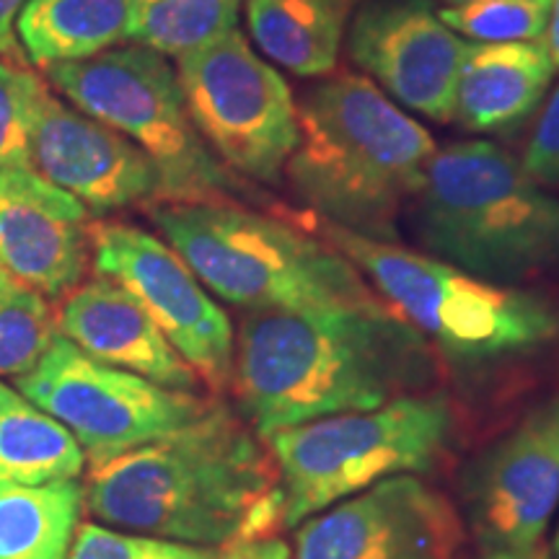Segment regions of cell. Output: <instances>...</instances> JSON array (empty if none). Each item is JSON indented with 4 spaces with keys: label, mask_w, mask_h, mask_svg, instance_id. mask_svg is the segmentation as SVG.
<instances>
[{
    "label": "cell",
    "mask_w": 559,
    "mask_h": 559,
    "mask_svg": "<svg viewBox=\"0 0 559 559\" xmlns=\"http://www.w3.org/2000/svg\"><path fill=\"white\" fill-rule=\"evenodd\" d=\"M436 347L383 300L243 311L230 391L260 436L438 389Z\"/></svg>",
    "instance_id": "1"
},
{
    "label": "cell",
    "mask_w": 559,
    "mask_h": 559,
    "mask_svg": "<svg viewBox=\"0 0 559 559\" xmlns=\"http://www.w3.org/2000/svg\"><path fill=\"white\" fill-rule=\"evenodd\" d=\"M277 487L264 438L218 400L185 428L91 466L83 485L104 526L218 549L241 539Z\"/></svg>",
    "instance_id": "2"
},
{
    "label": "cell",
    "mask_w": 559,
    "mask_h": 559,
    "mask_svg": "<svg viewBox=\"0 0 559 559\" xmlns=\"http://www.w3.org/2000/svg\"><path fill=\"white\" fill-rule=\"evenodd\" d=\"M436 151L430 130L373 81L337 70L300 96L285 181L313 218L396 243Z\"/></svg>",
    "instance_id": "3"
},
{
    "label": "cell",
    "mask_w": 559,
    "mask_h": 559,
    "mask_svg": "<svg viewBox=\"0 0 559 559\" xmlns=\"http://www.w3.org/2000/svg\"><path fill=\"white\" fill-rule=\"evenodd\" d=\"M409 221L425 254L487 283L559 277V194L489 140L436 151Z\"/></svg>",
    "instance_id": "4"
},
{
    "label": "cell",
    "mask_w": 559,
    "mask_h": 559,
    "mask_svg": "<svg viewBox=\"0 0 559 559\" xmlns=\"http://www.w3.org/2000/svg\"><path fill=\"white\" fill-rule=\"evenodd\" d=\"M148 213L164 241L223 304L267 311L381 300L324 239L241 202H158Z\"/></svg>",
    "instance_id": "5"
},
{
    "label": "cell",
    "mask_w": 559,
    "mask_h": 559,
    "mask_svg": "<svg viewBox=\"0 0 559 559\" xmlns=\"http://www.w3.org/2000/svg\"><path fill=\"white\" fill-rule=\"evenodd\" d=\"M313 226L355 264L383 304L461 368L506 362L559 337L557 309L536 293L487 283L423 251L368 239L334 223L313 218Z\"/></svg>",
    "instance_id": "6"
},
{
    "label": "cell",
    "mask_w": 559,
    "mask_h": 559,
    "mask_svg": "<svg viewBox=\"0 0 559 559\" xmlns=\"http://www.w3.org/2000/svg\"><path fill=\"white\" fill-rule=\"evenodd\" d=\"M456 432L459 409L440 389L270 432L264 443L277 464L285 526L383 479L436 469Z\"/></svg>",
    "instance_id": "7"
},
{
    "label": "cell",
    "mask_w": 559,
    "mask_h": 559,
    "mask_svg": "<svg viewBox=\"0 0 559 559\" xmlns=\"http://www.w3.org/2000/svg\"><path fill=\"white\" fill-rule=\"evenodd\" d=\"M45 73L75 109L109 124L156 164L164 202L251 198L247 181L230 174L200 138L177 68L166 55L124 45L96 58L52 66Z\"/></svg>",
    "instance_id": "8"
},
{
    "label": "cell",
    "mask_w": 559,
    "mask_h": 559,
    "mask_svg": "<svg viewBox=\"0 0 559 559\" xmlns=\"http://www.w3.org/2000/svg\"><path fill=\"white\" fill-rule=\"evenodd\" d=\"M177 75L215 158L247 185H283L298 143V102L239 26L179 55Z\"/></svg>",
    "instance_id": "9"
},
{
    "label": "cell",
    "mask_w": 559,
    "mask_h": 559,
    "mask_svg": "<svg viewBox=\"0 0 559 559\" xmlns=\"http://www.w3.org/2000/svg\"><path fill=\"white\" fill-rule=\"evenodd\" d=\"M16 389L79 440L91 466L153 443L198 419L213 400L174 391L88 358L58 334Z\"/></svg>",
    "instance_id": "10"
},
{
    "label": "cell",
    "mask_w": 559,
    "mask_h": 559,
    "mask_svg": "<svg viewBox=\"0 0 559 559\" xmlns=\"http://www.w3.org/2000/svg\"><path fill=\"white\" fill-rule=\"evenodd\" d=\"M96 275L122 285L207 391L223 394L234 376L236 332L226 311L164 239L130 223H91Z\"/></svg>",
    "instance_id": "11"
},
{
    "label": "cell",
    "mask_w": 559,
    "mask_h": 559,
    "mask_svg": "<svg viewBox=\"0 0 559 559\" xmlns=\"http://www.w3.org/2000/svg\"><path fill=\"white\" fill-rule=\"evenodd\" d=\"M459 500L481 549L542 542L559 508V391L464 466Z\"/></svg>",
    "instance_id": "12"
},
{
    "label": "cell",
    "mask_w": 559,
    "mask_h": 559,
    "mask_svg": "<svg viewBox=\"0 0 559 559\" xmlns=\"http://www.w3.org/2000/svg\"><path fill=\"white\" fill-rule=\"evenodd\" d=\"M464 519L417 474H400L296 526L293 559H459Z\"/></svg>",
    "instance_id": "13"
},
{
    "label": "cell",
    "mask_w": 559,
    "mask_h": 559,
    "mask_svg": "<svg viewBox=\"0 0 559 559\" xmlns=\"http://www.w3.org/2000/svg\"><path fill=\"white\" fill-rule=\"evenodd\" d=\"M347 55L404 111L449 124L469 41L430 0H366L347 29Z\"/></svg>",
    "instance_id": "14"
},
{
    "label": "cell",
    "mask_w": 559,
    "mask_h": 559,
    "mask_svg": "<svg viewBox=\"0 0 559 559\" xmlns=\"http://www.w3.org/2000/svg\"><path fill=\"white\" fill-rule=\"evenodd\" d=\"M32 169L96 215L164 202L156 164L109 124L68 107L50 86L34 128Z\"/></svg>",
    "instance_id": "15"
},
{
    "label": "cell",
    "mask_w": 559,
    "mask_h": 559,
    "mask_svg": "<svg viewBox=\"0 0 559 559\" xmlns=\"http://www.w3.org/2000/svg\"><path fill=\"white\" fill-rule=\"evenodd\" d=\"M91 213L34 169H0V270L45 298L79 288L91 262Z\"/></svg>",
    "instance_id": "16"
},
{
    "label": "cell",
    "mask_w": 559,
    "mask_h": 559,
    "mask_svg": "<svg viewBox=\"0 0 559 559\" xmlns=\"http://www.w3.org/2000/svg\"><path fill=\"white\" fill-rule=\"evenodd\" d=\"M58 332L88 358L143 376L164 389L190 394L205 389L148 311L109 277L83 280L79 288L62 296Z\"/></svg>",
    "instance_id": "17"
},
{
    "label": "cell",
    "mask_w": 559,
    "mask_h": 559,
    "mask_svg": "<svg viewBox=\"0 0 559 559\" xmlns=\"http://www.w3.org/2000/svg\"><path fill=\"white\" fill-rule=\"evenodd\" d=\"M555 73L544 41H469L453 122L477 135L519 130L542 107Z\"/></svg>",
    "instance_id": "18"
},
{
    "label": "cell",
    "mask_w": 559,
    "mask_h": 559,
    "mask_svg": "<svg viewBox=\"0 0 559 559\" xmlns=\"http://www.w3.org/2000/svg\"><path fill=\"white\" fill-rule=\"evenodd\" d=\"M360 0H243V19L264 58L298 79L337 70L342 41Z\"/></svg>",
    "instance_id": "19"
},
{
    "label": "cell",
    "mask_w": 559,
    "mask_h": 559,
    "mask_svg": "<svg viewBox=\"0 0 559 559\" xmlns=\"http://www.w3.org/2000/svg\"><path fill=\"white\" fill-rule=\"evenodd\" d=\"M132 29L135 0H26L16 19L21 50L45 70L115 50Z\"/></svg>",
    "instance_id": "20"
},
{
    "label": "cell",
    "mask_w": 559,
    "mask_h": 559,
    "mask_svg": "<svg viewBox=\"0 0 559 559\" xmlns=\"http://www.w3.org/2000/svg\"><path fill=\"white\" fill-rule=\"evenodd\" d=\"M86 453L66 425L0 381V485L79 479Z\"/></svg>",
    "instance_id": "21"
},
{
    "label": "cell",
    "mask_w": 559,
    "mask_h": 559,
    "mask_svg": "<svg viewBox=\"0 0 559 559\" xmlns=\"http://www.w3.org/2000/svg\"><path fill=\"white\" fill-rule=\"evenodd\" d=\"M83 508L79 479L0 485V559H68Z\"/></svg>",
    "instance_id": "22"
},
{
    "label": "cell",
    "mask_w": 559,
    "mask_h": 559,
    "mask_svg": "<svg viewBox=\"0 0 559 559\" xmlns=\"http://www.w3.org/2000/svg\"><path fill=\"white\" fill-rule=\"evenodd\" d=\"M241 11L243 0H135L132 41L179 58L236 29Z\"/></svg>",
    "instance_id": "23"
},
{
    "label": "cell",
    "mask_w": 559,
    "mask_h": 559,
    "mask_svg": "<svg viewBox=\"0 0 559 559\" xmlns=\"http://www.w3.org/2000/svg\"><path fill=\"white\" fill-rule=\"evenodd\" d=\"M58 334L50 300L0 270V379L29 373Z\"/></svg>",
    "instance_id": "24"
},
{
    "label": "cell",
    "mask_w": 559,
    "mask_h": 559,
    "mask_svg": "<svg viewBox=\"0 0 559 559\" xmlns=\"http://www.w3.org/2000/svg\"><path fill=\"white\" fill-rule=\"evenodd\" d=\"M438 13L451 32L472 41H544L549 26V0H477Z\"/></svg>",
    "instance_id": "25"
},
{
    "label": "cell",
    "mask_w": 559,
    "mask_h": 559,
    "mask_svg": "<svg viewBox=\"0 0 559 559\" xmlns=\"http://www.w3.org/2000/svg\"><path fill=\"white\" fill-rule=\"evenodd\" d=\"M47 83L0 58V169H32V140Z\"/></svg>",
    "instance_id": "26"
},
{
    "label": "cell",
    "mask_w": 559,
    "mask_h": 559,
    "mask_svg": "<svg viewBox=\"0 0 559 559\" xmlns=\"http://www.w3.org/2000/svg\"><path fill=\"white\" fill-rule=\"evenodd\" d=\"M221 549L153 539L104 523H81L68 559H218Z\"/></svg>",
    "instance_id": "27"
},
{
    "label": "cell",
    "mask_w": 559,
    "mask_h": 559,
    "mask_svg": "<svg viewBox=\"0 0 559 559\" xmlns=\"http://www.w3.org/2000/svg\"><path fill=\"white\" fill-rule=\"evenodd\" d=\"M521 166L542 187L559 192V86L544 104L536 128L528 138Z\"/></svg>",
    "instance_id": "28"
},
{
    "label": "cell",
    "mask_w": 559,
    "mask_h": 559,
    "mask_svg": "<svg viewBox=\"0 0 559 559\" xmlns=\"http://www.w3.org/2000/svg\"><path fill=\"white\" fill-rule=\"evenodd\" d=\"M218 559H293V547L280 536H262V539L230 542L221 549Z\"/></svg>",
    "instance_id": "29"
},
{
    "label": "cell",
    "mask_w": 559,
    "mask_h": 559,
    "mask_svg": "<svg viewBox=\"0 0 559 559\" xmlns=\"http://www.w3.org/2000/svg\"><path fill=\"white\" fill-rule=\"evenodd\" d=\"M26 0H0V58L19 62L24 58L19 37H16V19Z\"/></svg>",
    "instance_id": "30"
},
{
    "label": "cell",
    "mask_w": 559,
    "mask_h": 559,
    "mask_svg": "<svg viewBox=\"0 0 559 559\" xmlns=\"http://www.w3.org/2000/svg\"><path fill=\"white\" fill-rule=\"evenodd\" d=\"M477 559H555L551 547L539 542L534 547H495V549H481Z\"/></svg>",
    "instance_id": "31"
},
{
    "label": "cell",
    "mask_w": 559,
    "mask_h": 559,
    "mask_svg": "<svg viewBox=\"0 0 559 559\" xmlns=\"http://www.w3.org/2000/svg\"><path fill=\"white\" fill-rule=\"evenodd\" d=\"M544 45H547L551 62H555V70L559 73V0H549V26Z\"/></svg>",
    "instance_id": "32"
},
{
    "label": "cell",
    "mask_w": 559,
    "mask_h": 559,
    "mask_svg": "<svg viewBox=\"0 0 559 559\" xmlns=\"http://www.w3.org/2000/svg\"><path fill=\"white\" fill-rule=\"evenodd\" d=\"M438 3H445V5H466V3H477V0H438Z\"/></svg>",
    "instance_id": "33"
},
{
    "label": "cell",
    "mask_w": 559,
    "mask_h": 559,
    "mask_svg": "<svg viewBox=\"0 0 559 559\" xmlns=\"http://www.w3.org/2000/svg\"><path fill=\"white\" fill-rule=\"evenodd\" d=\"M551 555H555V559H559V531H557V539H555V547H551Z\"/></svg>",
    "instance_id": "34"
}]
</instances>
